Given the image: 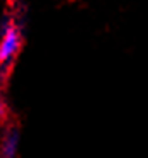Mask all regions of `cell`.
<instances>
[{"label":"cell","mask_w":148,"mask_h":158,"mask_svg":"<svg viewBox=\"0 0 148 158\" xmlns=\"http://www.w3.org/2000/svg\"><path fill=\"white\" fill-rule=\"evenodd\" d=\"M19 150V131L15 127H9L2 138L0 144V156L2 158H15Z\"/></svg>","instance_id":"obj_2"},{"label":"cell","mask_w":148,"mask_h":158,"mask_svg":"<svg viewBox=\"0 0 148 158\" xmlns=\"http://www.w3.org/2000/svg\"><path fill=\"white\" fill-rule=\"evenodd\" d=\"M22 46L21 27L14 21H7L0 36V68H7L15 56L19 55Z\"/></svg>","instance_id":"obj_1"},{"label":"cell","mask_w":148,"mask_h":158,"mask_svg":"<svg viewBox=\"0 0 148 158\" xmlns=\"http://www.w3.org/2000/svg\"><path fill=\"white\" fill-rule=\"evenodd\" d=\"M7 117V104H5V99L0 95V121H5Z\"/></svg>","instance_id":"obj_3"}]
</instances>
